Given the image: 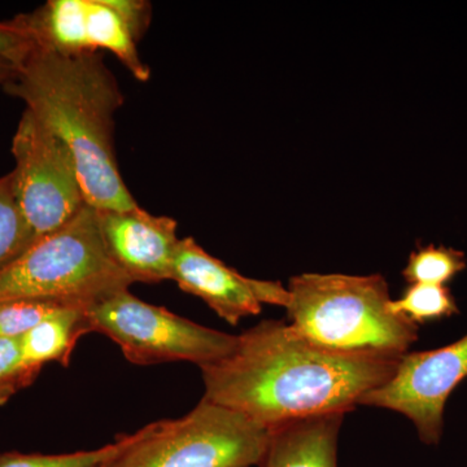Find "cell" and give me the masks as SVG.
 Returning <instances> with one entry per match:
<instances>
[{
    "label": "cell",
    "instance_id": "1",
    "mask_svg": "<svg viewBox=\"0 0 467 467\" xmlns=\"http://www.w3.org/2000/svg\"><path fill=\"white\" fill-rule=\"evenodd\" d=\"M400 359L324 348L291 325L265 319L239 335L225 358L199 367L202 399L270 430L303 418L346 414L391 380Z\"/></svg>",
    "mask_w": 467,
    "mask_h": 467
},
{
    "label": "cell",
    "instance_id": "2",
    "mask_svg": "<svg viewBox=\"0 0 467 467\" xmlns=\"http://www.w3.org/2000/svg\"><path fill=\"white\" fill-rule=\"evenodd\" d=\"M3 88L67 144L86 204L98 211L138 207L115 150V116L124 94L99 52L67 57L36 48Z\"/></svg>",
    "mask_w": 467,
    "mask_h": 467
},
{
    "label": "cell",
    "instance_id": "3",
    "mask_svg": "<svg viewBox=\"0 0 467 467\" xmlns=\"http://www.w3.org/2000/svg\"><path fill=\"white\" fill-rule=\"evenodd\" d=\"M288 294L291 327L324 348L402 358L418 340V325L392 312L383 275H295Z\"/></svg>",
    "mask_w": 467,
    "mask_h": 467
},
{
    "label": "cell",
    "instance_id": "4",
    "mask_svg": "<svg viewBox=\"0 0 467 467\" xmlns=\"http://www.w3.org/2000/svg\"><path fill=\"white\" fill-rule=\"evenodd\" d=\"M130 285L107 251L97 209L86 204L0 272V303L42 300L88 309Z\"/></svg>",
    "mask_w": 467,
    "mask_h": 467
},
{
    "label": "cell",
    "instance_id": "5",
    "mask_svg": "<svg viewBox=\"0 0 467 467\" xmlns=\"http://www.w3.org/2000/svg\"><path fill=\"white\" fill-rule=\"evenodd\" d=\"M117 442L101 467H259L269 430L202 399L183 417L150 423Z\"/></svg>",
    "mask_w": 467,
    "mask_h": 467
},
{
    "label": "cell",
    "instance_id": "6",
    "mask_svg": "<svg viewBox=\"0 0 467 467\" xmlns=\"http://www.w3.org/2000/svg\"><path fill=\"white\" fill-rule=\"evenodd\" d=\"M152 18L143 0H48L30 14L14 18L29 33L36 48L58 55L109 51L140 82L150 69L137 45Z\"/></svg>",
    "mask_w": 467,
    "mask_h": 467
},
{
    "label": "cell",
    "instance_id": "7",
    "mask_svg": "<svg viewBox=\"0 0 467 467\" xmlns=\"http://www.w3.org/2000/svg\"><path fill=\"white\" fill-rule=\"evenodd\" d=\"M86 319L90 333L106 335L128 361L142 367L177 361L202 367L225 358L238 342L235 335L195 324L129 290L88 306Z\"/></svg>",
    "mask_w": 467,
    "mask_h": 467
},
{
    "label": "cell",
    "instance_id": "8",
    "mask_svg": "<svg viewBox=\"0 0 467 467\" xmlns=\"http://www.w3.org/2000/svg\"><path fill=\"white\" fill-rule=\"evenodd\" d=\"M12 155L15 196L38 241L66 225L86 205L75 156L29 109L18 122Z\"/></svg>",
    "mask_w": 467,
    "mask_h": 467
},
{
    "label": "cell",
    "instance_id": "9",
    "mask_svg": "<svg viewBox=\"0 0 467 467\" xmlns=\"http://www.w3.org/2000/svg\"><path fill=\"white\" fill-rule=\"evenodd\" d=\"M467 378V334L441 348L402 356L391 380L368 392L359 404L389 409L409 418L420 441L438 445L445 404Z\"/></svg>",
    "mask_w": 467,
    "mask_h": 467
},
{
    "label": "cell",
    "instance_id": "10",
    "mask_svg": "<svg viewBox=\"0 0 467 467\" xmlns=\"http://www.w3.org/2000/svg\"><path fill=\"white\" fill-rule=\"evenodd\" d=\"M171 281L187 294L201 297L227 324L260 315L264 304L287 306L288 288L279 282L248 278L202 250L192 236L180 239Z\"/></svg>",
    "mask_w": 467,
    "mask_h": 467
},
{
    "label": "cell",
    "instance_id": "11",
    "mask_svg": "<svg viewBox=\"0 0 467 467\" xmlns=\"http://www.w3.org/2000/svg\"><path fill=\"white\" fill-rule=\"evenodd\" d=\"M98 221L109 256L133 284L171 279L180 243L177 221L153 216L140 205L129 211H98Z\"/></svg>",
    "mask_w": 467,
    "mask_h": 467
},
{
    "label": "cell",
    "instance_id": "12",
    "mask_svg": "<svg viewBox=\"0 0 467 467\" xmlns=\"http://www.w3.org/2000/svg\"><path fill=\"white\" fill-rule=\"evenodd\" d=\"M344 413L291 420L269 430L259 467H337V439Z\"/></svg>",
    "mask_w": 467,
    "mask_h": 467
},
{
    "label": "cell",
    "instance_id": "13",
    "mask_svg": "<svg viewBox=\"0 0 467 467\" xmlns=\"http://www.w3.org/2000/svg\"><path fill=\"white\" fill-rule=\"evenodd\" d=\"M88 333L86 308L57 310L21 337L24 367L43 368L47 362H57L67 368L77 342Z\"/></svg>",
    "mask_w": 467,
    "mask_h": 467
},
{
    "label": "cell",
    "instance_id": "14",
    "mask_svg": "<svg viewBox=\"0 0 467 467\" xmlns=\"http://www.w3.org/2000/svg\"><path fill=\"white\" fill-rule=\"evenodd\" d=\"M466 266V256L462 251L447 245H418L409 256L402 276L409 285H447Z\"/></svg>",
    "mask_w": 467,
    "mask_h": 467
},
{
    "label": "cell",
    "instance_id": "15",
    "mask_svg": "<svg viewBox=\"0 0 467 467\" xmlns=\"http://www.w3.org/2000/svg\"><path fill=\"white\" fill-rule=\"evenodd\" d=\"M392 312L418 326L459 315L460 309L447 285L414 284L402 292L400 299L389 303Z\"/></svg>",
    "mask_w": 467,
    "mask_h": 467
},
{
    "label": "cell",
    "instance_id": "16",
    "mask_svg": "<svg viewBox=\"0 0 467 467\" xmlns=\"http://www.w3.org/2000/svg\"><path fill=\"white\" fill-rule=\"evenodd\" d=\"M34 242L36 238L15 196L12 174L3 175L0 177V272L18 259Z\"/></svg>",
    "mask_w": 467,
    "mask_h": 467
},
{
    "label": "cell",
    "instance_id": "17",
    "mask_svg": "<svg viewBox=\"0 0 467 467\" xmlns=\"http://www.w3.org/2000/svg\"><path fill=\"white\" fill-rule=\"evenodd\" d=\"M119 442L94 451H75L64 454L0 453V467H101L116 453Z\"/></svg>",
    "mask_w": 467,
    "mask_h": 467
},
{
    "label": "cell",
    "instance_id": "18",
    "mask_svg": "<svg viewBox=\"0 0 467 467\" xmlns=\"http://www.w3.org/2000/svg\"><path fill=\"white\" fill-rule=\"evenodd\" d=\"M64 308H70V306L42 300L2 301L0 303V337H23L43 319ZM72 308H78V306H72Z\"/></svg>",
    "mask_w": 467,
    "mask_h": 467
},
{
    "label": "cell",
    "instance_id": "19",
    "mask_svg": "<svg viewBox=\"0 0 467 467\" xmlns=\"http://www.w3.org/2000/svg\"><path fill=\"white\" fill-rule=\"evenodd\" d=\"M36 50L29 33L14 20L0 23V57L20 67Z\"/></svg>",
    "mask_w": 467,
    "mask_h": 467
},
{
    "label": "cell",
    "instance_id": "20",
    "mask_svg": "<svg viewBox=\"0 0 467 467\" xmlns=\"http://www.w3.org/2000/svg\"><path fill=\"white\" fill-rule=\"evenodd\" d=\"M33 368H43L24 367L21 337H0V383L23 376Z\"/></svg>",
    "mask_w": 467,
    "mask_h": 467
},
{
    "label": "cell",
    "instance_id": "21",
    "mask_svg": "<svg viewBox=\"0 0 467 467\" xmlns=\"http://www.w3.org/2000/svg\"><path fill=\"white\" fill-rule=\"evenodd\" d=\"M42 368H33V370L27 371L23 376L14 378V379L7 380V382L0 383V405L7 402L15 393L20 391V389H26L30 386L34 380L38 378Z\"/></svg>",
    "mask_w": 467,
    "mask_h": 467
},
{
    "label": "cell",
    "instance_id": "22",
    "mask_svg": "<svg viewBox=\"0 0 467 467\" xmlns=\"http://www.w3.org/2000/svg\"><path fill=\"white\" fill-rule=\"evenodd\" d=\"M17 67L5 58L0 57V85H7L16 76Z\"/></svg>",
    "mask_w": 467,
    "mask_h": 467
}]
</instances>
